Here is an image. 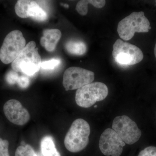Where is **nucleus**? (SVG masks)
<instances>
[{"mask_svg": "<svg viewBox=\"0 0 156 156\" xmlns=\"http://www.w3.org/2000/svg\"><path fill=\"white\" fill-rule=\"evenodd\" d=\"M15 156H38L33 148L29 144L18 147L15 151Z\"/></svg>", "mask_w": 156, "mask_h": 156, "instance_id": "dca6fc26", "label": "nucleus"}, {"mask_svg": "<svg viewBox=\"0 0 156 156\" xmlns=\"http://www.w3.org/2000/svg\"><path fill=\"white\" fill-rule=\"evenodd\" d=\"M21 146H25L26 144L25 142H24V141H22V142H21Z\"/></svg>", "mask_w": 156, "mask_h": 156, "instance_id": "5701e85b", "label": "nucleus"}, {"mask_svg": "<svg viewBox=\"0 0 156 156\" xmlns=\"http://www.w3.org/2000/svg\"><path fill=\"white\" fill-rule=\"evenodd\" d=\"M149 21L144 12H134L121 20L118 25L117 31L124 41L131 40L135 33H147L151 29Z\"/></svg>", "mask_w": 156, "mask_h": 156, "instance_id": "7ed1b4c3", "label": "nucleus"}, {"mask_svg": "<svg viewBox=\"0 0 156 156\" xmlns=\"http://www.w3.org/2000/svg\"><path fill=\"white\" fill-rule=\"evenodd\" d=\"M41 147L44 156H61L56 149L52 136H46L43 137L41 141Z\"/></svg>", "mask_w": 156, "mask_h": 156, "instance_id": "f8f14e48", "label": "nucleus"}, {"mask_svg": "<svg viewBox=\"0 0 156 156\" xmlns=\"http://www.w3.org/2000/svg\"><path fill=\"white\" fill-rule=\"evenodd\" d=\"M105 3L106 1L105 0H82L77 4L76 10L80 15L85 16L88 13V4H91L98 9H101L105 5Z\"/></svg>", "mask_w": 156, "mask_h": 156, "instance_id": "4468645a", "label": "nucleus"}, {"mask_svg": "<svg viewBox=\"0 0 156 156\" xmlns=\"http://www.w3.org/2000/svg\"><path fill=\"white\" fill-rule=\"evenodd\" d=\"M26 46V40L19 30L12 31L5 38L0 49V60L8 64L14 61Z\"/></svg>", "mask_w": 156, "mask_h": 156, "instance_id": "39448f33", "label": "nucleus"}, {"mask_svg": "<svg viewBox=\"0 0 156 156\" xmlns=\"http://www.w3.org/2000/svg\"><path fill=\"white\" fill-rule=\"evenodd\" d=\"M60 60L58 59H53L49 61L41 62V68L44 69H53L60 63Z\"/></svg>", "mask_w": 156, "mask_h": 156, "instance_id": "a211bd4d", "label": "nucleus"}, {"mask_svg": "<svg viewBox=\"0 0 156 156\" xmlns=\"http://www.w3.org/2000/svg\"><path fill=\"white\" fill-rule=\"evenodd\" d=\"M90 134L89 123L83 119H76L73 122L65 137V146L71 152L81 151L88 145Z\"/></svg>", "mask_w": 156, "mask_h": 156, "instance_id": "f03ea898", "label": "nucleus"}, {"mask_svg": "<svg viewBox=\"0 0 156 156\" xmlns=\"http://www.w3.org/2000/svg\"></svg>", "mask_w": 156, "mask_h": 156, "instance_id": "a878e982", "label": "nucleus"}, {"mask_svg": "<svg viewBox=\"0 0 156 156\" xmlns=\"http://www.w3.org/2000/svg\"><path fill=\"white\" fill-rule=\"evenodd\" d=\"M138 156H156V147L149 146L139 153Z\"/></svg>", "mask_w": 156, "mask_h": 156, "instance_id": "aec40b11", "label": "nucleus"}, {"mask_svg": "<svg viewBox=\"0 0 156 156\" xmlns=\"http://www.w3.org/2000/svg\"><path fill=\"white\" fill-rule=\"evenodd\" d=\"M125 145L126 143L111 128L105 129L101 135L99 149L105 155L120 156Z\"/></svg>", "mask_w": 156, "mask_h": 156, "instance_id": "1a4fd4ad", "label": "nucleus"}, {"mask_svg": "<svg viewBox=\"0 0 156 156\" xmlns=\"http://www.w3.org/2000/svg\"><path fill=\"white\" fill-rule=\"evenodd\" d=\"M61 36V32L59 30H45L43 31V36L41 38V45L48 52H52L56 49Z\"/></svg>", "mask_w": 156, "mask_h": 156, "instance_id": "9b49d317", "label": "nucleus"}, {"mask_svg": "<svg viewBox=\"0 0 156 156\" xmlns=\"http://www.w3.org/2000/svg\"><path fill=\"white\" fill-rule=\"evenodd\" d=\"M65 48L70 54L76 56H82L87 52V45L84 42L79 40L69 41L66 44Z\"/></svg>", "mask_w": 156, "mask_h": 156, "instance_id": "ddd939ff", "label": "nucleus"}, {"mask_svg": "<svg viewBox=\"0 0 156 156\" xmlns=\"http://www.w3.org/2000/svg\"><path fill=\"white\" fill-rule=\"evenodd\" d=\"M108 93V88L105 84L101 82L91 83L77 89L76 103L81 107L88 108L97 101L104 100Z\"/></svg>", "mask_w": 156, "mask_h": 156, "instance_id": "20e7f679", "label": "nucleus"}, {"mask_svg": "<svg viewBox=\"0 0 156 156\" xmlns=\"http://www.w3.org/2000/svg\"><path fill=\"white\" fill-rule=\"evenodd\" d=\"M35 2V1L19 0L15 5V13L21 18L29 17L30 11Z\"/></svg>", "mask_w": 156, "mask_h": 156, "instance_id": "2eb2a0df", "label": "nucleus"}, {"mask_svg": "<svg viewBox=\"0 0 156 156\" xmlns=\"http://www.w3.org/2000/svg\"><path fill=\"white\" fill-rule=\"evenodd\" d=\"M95 74L80 67H71L65 71L62 84L66 91L75 90L92 83Z\"/></svg>", "mask_w": 156, "mask_h": 156, "instance_id": "6e6552de", "label": "nucleus"}, {"mask_svg": "<svg viewBox=\"0 0 156 156\" xmlns=\"http://www.w3.org/2000/svg\"><path fill=\"white\" fill-rule=\"evenodd\" d=\"M154 53L155 56L156 58V43L155 46L154 50Z\"/></svg>", "mask_w": 156, "mask_h": 156, "instance_id": "4be33fe9", "label": "nucleus"}, {"mask_svg": "<svg viewBox=\"0 0 156 156\" xmlns=\"http://www.w3.org/2000/svg\"><path fill=\"white\" fill-rule=\"evenodd\" d=\"M62 6H64L65 7H66V8H68L69 7V6L68 5H63V4H62Z\"/></svg>", "mask_w": 156, "mask_h": 156, "instance_id": "b1692460", "label": "nucleus"}, {"mask_svg": "<svg viewBox=\"0 0 156 156\" xmlns=\"http://www.w3.org/2000/svg\"><path fill=\"white\" fill-rule=\"evenodd\" d=\"M30 80L27 77L24 76H19L17 81V83L20 88L22 89H26L30 85Z\"/></svg>", "mask_w": 156, "mask_h": 156, "instance_id": "412c9836", "label": "nucleus"}, {"mask_svg": "<svg viewBox=\"0 0 156 156\" xmlns=\"http://www.w3.org/2000/svg\"><path fill=\"white\" fill-rule=\"evenodd\" d=\"M19 76L17 72L14 71H10L6 75V80L10 85H12L17 83Z\"/></svg>", "mask_w": 156, "mask_h": 156, "instance_id": "f3484780", "label": "nucleus"}, {"mask_svg": "<svg viewBox=\"0 0 156 156\" xmlns=\"http://www.w3.org/2000/svg\"><path fill=\"white\" fill-rule=\"evenodd\" d=\"M34 41L29 42L23 50L12 62V69L16 72H22L27 75L33 76L41 68V58Z\"/></svg>", "mask_w": 156, "mask_h": 156, "instance_id": "f257e3e1", "label": "nucleus"}, {"mask_svg": "<svg viewBox=\"0 0 156 156\" xmlns=\"http://www.w3.org/2000/svg\"><path fill=\"white\" fill-rule=\"evenodd\" d=\"M9 147L8 140L0 138V156H10Z\"/></svg>", "mask_w": 156, "mask_h": 156, "instance_id": "6ab92c4d", "label": "nucleus"}, {"mask_svg": "<svg viewBox=\"0 0 156 156\" xmlns=\"http://www.w3.org/2000/svg\"><path fill=\"white\" fill-rule=\"evenodd\" d=\"M4 112L10 122L18 126H23L30 119V115L18 100L11 99L4 106Z\"/></svg>", "mask_w": 156, "mask_h": 156, "instance_id": "9d476101", "label": "nucleus"}, {"mask_svg": "<svg viewBox=\"0 0 156 156\" xmlns=\"http://www.w3.org/2000/svg\"><path fill=\"white\" fill-rule=\"evenodd\" d=\"M112 128L125 143L129 145L137 142L142 134L136 123L128 116L115 118Z\"/></svg>", "mask_w": 156, "mask_h": 156, "instance_id": "0eeeda50", "label": "nucleus"}, {"mask_svg": "<svg viewBox=\"0 0 156 156\" xmlns=\"http://www.w3.org/2000/svg\"><path fill=\"white\" fill-rule=\"evenodd\" d=\"M112 56L115 61L121 65H134L144 58L141 50L135 45L118 39L113 46Z\"/></svg>", "mask_w": 156, "mask_h": 156, "instance_id": "423d86ee", "label": "nucleus"}, {"mask_svg": "<svg viewBox=\"0 0 156 156\" xmlns=\"http://www.w3.org/2000/svg\"><path fill=\"white\" fill-rule=\"evenodd\" d=\"M37 154L38 156H44L41 153H37Z\"/></svg>", "mask_w": 156, "mask_h": 156, "instance_id": "393cba45", "label": "nucleus"}]
</instances>
